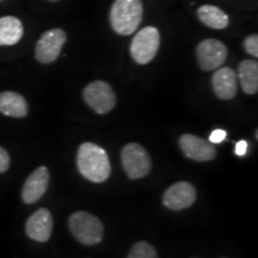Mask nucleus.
I'll use <instances>...</instances> for the list:
<instances>
[{"instance_id": "nucleus-24", "label": "nucleus", "mask_w": 258, "mask_h": 258, "mask_svg": "<svg viewBox=\"0 0 258 258\" xmlns=\"http://www.w3.org/2000/svg\"><path fill=\"white\" fill-rule=\"evenodd\" d=\"M224 258H226V257H224Z\"/></svg>"}, {"instance_id": "nucleus-12", "label": "nucleus", "mask_w": 258, "mask_h": 258, "mask_svg": "<svg viewBox=\"0 0 258 258\" xmlns=\"http://www.w3.org/2000/svg\"><path fill=\"white\" fill-rule=\"evenodd\" d=\"M49 171L46 166L37 167L25 180L22 189V200L27 205L37 202L44 195L49 185Z\"/></svg>"}, {"instance_id": "nucleus-17", "label": "nucleus", "mask_w": 258, "mask_h": 258, "mask_svg": "<svg viewBox=\"0 0 258 258\" xmlns=\"http://www.w3.org/2000/svg\"><path fill=\"white\" fill-rule=\"evenodd\" d=\"M198 17L206 27L222 30L230 24V18L224 10L214 5H202L198 9Z\"/></svg>"}, {"instance_id": "nucleus-6", "label": "nucleus", "mask_w": 258, "mask_h": 258, "mask_svg": "<svg viewBox=\"0 0 258 258\" xmlns=\"http://www.w3.org/2000/svg\"><path fill=\"white\" fill-rule=\"evenodd\" d=\"M83 98L92 110L97 114H108L116 105V95L108 83L103 80H95L85 86Z\"/></svg>"}, {"instance_id": "nucleus-3", "label": "nucleus", "mask_w": 258, "mask_h": 258, "mask_svg": "<svg viewBox=\"0 0 258 258\" xmlns=\"http://www.w3.org/2000/svg\"><path fill=\"white\" fill-rule=\"evenodd\" d=\"M69 227L73 237L84 245H97L103 239L104 227L98 218L91 213L79 211L69 219Z\"/></svg>"}, {"instance_id": "nucleus-11", "label": "nucleus", "mask_w": 258, "mask_h": 258, "mask_svg": "<svg viewBox=\"0 0 258 258\" xmlns=\"http://www.w3.org/2000/svg\"><path fill=\"white\" fill-rule=\"evenodd\" d=\"M25 232L30 239L46 243L50 239L53 232V217L47 208H40L36 211L25 224Z\"/></svg>"}, {"instance_id": "nucleus-23", "label": "nucleus", "mask_w": 258, "mask_h": 258, "mask_svg": "<svg viewBox=\"0 0 258 258\" xmlns=\"http://www.w3.org/2000/svg\"><path fill=\"white\" fill-rule=\"evenodd\" d=\"M48 2H54V3H55V2H59V0H48Z\"/></svg>"}, {"instance_id": "nucleus-21", "label": "nucleus", "mask_w": 258, "mask_h": 258, "mask_svg": "<svg viewBox=\"0 0 258 258\" xmlns=\"http://www.w3.org/2000/svg\"><path fill=\"white\" fill-rule=\"evenodd\" d=\"M226 137H227V133H226V131H224V129H215L209 135V143L220 144L225 140Z\"/></svg>"}, {"instance_id": "nucleus-5", "label": "nucleus", "mask_w": 258, "mask_h": 258, "mask_svg": "<svg viewBox=\"0 0 258 258\" xmlns=\"http://www.w3.org/2000/svg\"><path fill=\"white\" fill-rule=\"evenodd\" d=\"M121 159L125 173L131 179L144 178L152 169V161L148 152L139 144L125 145L122 148Z\"/></svg>"}, {"instance_id": "nucleus-9", "label": "nucleus", "mask_w": 258, "mask_h": 258, "mask_svg": "<svg viewBox=\"0 0 258 258\" xmlns=\"http://www.w3.org/2000/svg\"><path fill=\"white\" fill-rule=\"evenodd\" d=\"M196 189L189 182H177L165 190L163 203L171 211H182L189 208L196 201Z\"/></svg>"}, {"instance_id": "nucleus-2", "label": "nucleus", "mask_w": 258, "mask_h": 258, "mask_svg": "<svg viewBox=\"0 0 258 258\" xmlns=\"http://www.w3.org/2000/svg\"><path fill=\"white\" fill-rule=\"evenodd\" d=\"M144 6L141 0H115L109 19L116 34L129 36L134 34L143 21Z\"/></svg>"}, {"instance_id": "nucleus-20", "label": "nucleus", "mask_w": 258, "mask_h": 258, "mask_svg": "<svg viewBox=\"0 0 258 258\" xmlns=\"http://www.w3.org/2000/svg\"><path fill=\"white\" fill-rule=\"evenodd\" d=\"M10 164H11V159H10L8 151L0 147V173L6 172L9 170Z\"/></svg>"}, {"instance_id": "nucleus-4", "label": "nucleus", "mask_w": 258, "mask_h": 258, "mask_svg": "<svg viewBox=\"0 0 258 258\" xmlns=\"http://www.w3.org/2000/svg\"><path fill=\"white\" fill-rule=\"evenodd\" d=\"M160 47V32L156 27H146L137 32L131 43V54L135 62L147 64L158 54Z\"/></svg>"}, {"instance_id": "nucleus-13", "label": "nucleus", "mask_w": 258, "mask_h": 258, "mask_svg": "<svg viewBox=\"0 0 258 258\" xmlns=\"http://www.w3.org/2000/svg\"><path fill=\"white\" fill-rule=\"evenodd\" d=\"M212 88L215 96L222 101L234 98L238 90L237 73L231 67H219L212 77Z\"/></svg>"}, {"instance_id": "nucleus-19", "label": "nucleus", "mask_w": 258, "mask_h": 258, "mask_svg": "<svg viewBox=\"0 0 258 258\" xmlns=\"http://www.w3.org/2000/svg\"><path fill=\"white\" fill-rule=\"evenodd\" d=\"M243 46L247 54H250L253 57H258V36L256 34L250 35V36L245 38Z\"/></svg>"}, {"instance_id": "nucleus-15", "label": "nucleus", "mask_w": 258, "mask_h": 258, "mask_svg": "<svg viewBox=\"0 0 258 258\" xmlns=\"http://www.w3.org/2000/svg\"><path fill=\"white\" fill-rule=\"evenodd\" d=\"M24 27L21 19L14 16L0 18V46H15L22 40Z\"/></svg>"}, {"instance_id": "nucleus-22", "label": "nucleus", "mask_w": 258, "mask_h": 258, "mask_svg": "<svg viewBox=\"0 0 258 258\" xmlns=\"http://www.w3.org/2000/svg\"><path fill=\"white\" fill-rule=\"evenodd\" d=\"M247 151V143L245 140H240L235 144V150L234 152L238 157H244L246 154Z\"/></svg>"}, {"instance_id": "nucleus-7", "label": "nucleus", "mask_w": 258, "mask_h": 258, "mask_svg": "<svg viewBox=\"0 0 258 258\" xmlns=\"http://www.w3.org/2000/svg\"><path fill=\"white\" fill-rule=\"evenodd\" d=\"M67 41V35L62 29H49L42 34L35 47V56L43 64L53 63L60 56L61 50Z\"/></svg>"}, {"instance_id": "nucleus-1", "label": "nucleus", "mask_w": 258, "mask_h": 258, "mask_svg": "<svg viewBox=\"0 0 258 258\" xmlns=\"http://www.w3.org/2000/svg\"><path fill=\"white\" fill-rule=\"evenodd\" d=\"M77 166L79 172L93 183H103L110 176V161L104 148L92 143H84L78 148Z\"/></svg>"}, {"instance_id": "nucleus-8", "label": "nucleus", "mask_w": 258, "mask_h": 258, "mask_svg": "<svg viewBox=\"0 0 258 258\" xmlns=\"http://www.w3.org/2000/svg\"><path fill=\"white\" fill-rule=\"evenodd\" d=\"M196 59L202 71H215L227 59V47L217 38H206L196 47Z\"/></svg>"}, {"instance_id": "nucleus-10", "label": "nucleus", "mask_w": 258, "mask_h": 258, "mask_svg": "<svg viewBox=\"0 0 258 258\" xmlns=\"http://www.w3.org/2000/svg\"><path fill=\"white\" fill-rule=\"evenodd\" d=\"M179 147L186 158L195 161H211L217 157L212 143L192 134H183L179 138Z\"/></svg>"}, {"instance_id": "nucleus-14", "label": "nucleus", "mask_w": 258, "mask_h": 258, "mask_svg": "<svg viewBox=\"0 0 258 258\" xmlns=\"http://www.w3.org/2000/svg\"><path fill=\"white\" fill-rule=\"evenodd\" d=\"M0 112L10 117H25L29 112L28 102L25 101L23 96L17 92H0Z\"/></svg>"}, {"instance_id": "nucleus-18", "label": "nucleus", "mask_w": 258, "mask_h": 258, "mask_svg": "<svg viewBox=\"0 0 258 258\" xmlns=\"http://www.w3.org/2000/svg\"><path fill=\"white\" fill-rule=\"evenodd\" d=\"M128 258H158L157 251L147 241H138L128 253Z\"/></svg>"}, {"instance_id": "nucleus-16", "label": "nucleus", "mask_w": 258, "mask_h": 258, "mask_svg": "<svg viewBox=\"0 0 258 258\" xmlns=\"http://www.w3.org/2000/svg\"><path fill=\"white\" fill-rule=\"evenodd\" d=\"M237 78L241 90L247 95H254L258 91V62L256 60H244L238 67Z\"/></svg>"}]
</instances>
